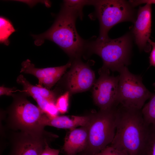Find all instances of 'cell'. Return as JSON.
<instances>
[{"label":"cell","instance_id":"obj_1","mask_svg":"<svg viewBox=\"0 0 155 155\" xmlns=\"http://www.w3.org/2000/svg\"><path fill=\"white\" fill-rule=\"evenodd\" d=\"M142 110L117 108L116 129L110 145L125 155H139L148 129Z\"/></svg>","mask_w":155,"mask_h":155},{"label":"cell","instance_id":"obj_2","mask_svg":"<svg viewBox=\"0 0 155 155\" xmlns=\"http://www.w3.org/2000/svg\"><path fill=\"white\" fill-rule=\"evenodd\" d=\"M78 16L64 6L52 26L44 33L32 35L34 43L42 44L46 40H51L70 56L75 57L87 44L78 33L75 26Z\"/></svg>","mask_w":155,"mask_h":155},{"label":"cell","instance_id":"obj_3","mask_svg":"<svg viewBox=\"0 0 155 155\" xmlns=\"http://www.w3.org/2000/svg\"><path fill=\"white\" fill-rule=\"evenodd\" d=\"M133 38L131 32L114 39L98 37L87 47L101 57L102 67L119 72L129 63Z\"/></svg>","mask_w":155,"mask_h":155},{"label":"cell","instance_id":"obj_4","mask_svg":"<svg viewBox=\"0 0 155 155\" xmlns=\"http://www.w3.org/2000/svg\"><path fill=\"white\" fill-rule=\"evenodd\" d=\"M116 109V107L100 110L91 115L87 145L82 152L86 155H95L111 144L115 132Z\"/></svg>","mask_w":155,"mask_h":155},{"label":"cell","instance_id":"obj_5","mask_svg":"<svg viewBox=\"0 0 155 155\" xmlns=\"http://www.w3.org/2000/svg\"><path fill=\"white\" fill-rule=\"evenodd\" d=\"M93 5L100 23V37H108L109 30L118 24L125 22L134 23L136 19V11L129 1L96 0Z\"/></svg>","mask_w":155,"mask_h":155},{"label":"cell","instance_id":"obj_6","mask_svg":"<svg viewBox=\"0 0 155 155\" xmlns=\"http://www.w3.org/2000/svg\"><path fill=\"white\" fill-rule=\"evenodd\" d=\"M119 72L117 105L128 109L142 110L146 101L153 93L144 85L142 77L130 72L127 67Z\"/></svg>","mask_w":155,"mask_h":155},{"label":"cell","instance_id":"obj_7","mask_svg":"<svg viewBox=\"0 0 155 155\" xmlns=\"http://www.w3.org/2000/svg\"><path fill=\"white\" fill-rule=\"evenodd\" d=\"M44 113L39 107L26 99H20L15 103L9 121L12 126L21 131H32L43 129L40 124Z\"/></svg>","mask_w":155,"mask_h":155},{"label":"cell","instance_id":"obj_8","mask_svg":"<svg viewBox=\"0 0 155 155\" xmlns=\"http://www.w3.org/2000/svg\"><path fill=\"white\" fill-rule=\"evenodd\" d=\"M100 77L93 89L94 101L101 110H110L118 105L119 75H110L109 70L103 67L99 71Z\"/></svg>","mask_w":155,"mask_h":155},{"label":"cell","instance_id":"obj_9","mask_svg":"<svg viewBox=\"0 0 155 155\" xmlns=\"http://www.w3.org/2000/svg\"><path fill=\"white\" fill-rule=\"evenodd\" d=\"M47 133L43 129L21 131L14 141V155H40L48 144Z\"/></svg>","mask_w":155,"mask_h":155},{"label":"cell","instance_id":"obj_10","mask_svg":"<svg viewBox=\"0 0 155 155\" xmlns=\"http://www.w3.org/2000/svg\"><path fill=\"white\" fill-rule=\"evenodd\" d=\"M17 81L23 86V90L21 92L32 96L39 107L48 116L53 117L57 116L59 111L55 104V96L53 91L32 85L22 75L17 77Z\"/></svg>","mask_w":155,"mask_h":155},{"label":"cell","instance_id":"obj_11","mask_svg":"<svg viewBox=\"0 0 155 155\" xmlns=\"http://www.w3.org/2000/svg\"><path fill=\"white\" fill-rule=\"evenodd\" d=\"M131 32L133 38L141 51L150 52L151 46L148 41L151 32V5L146 4L139 7Z\"/></svg>","mask_w":155,"mask_h":155},{"label":"cell","instance_id":"obj_12","mask_svg":"<svg viewBox=\"0 0 155 155\" xmlns=\"http://www.w3.org/2000/svg\"><path fill=\"white\" fill-rule=\"evenodd\" d=\"M94 72L86 64L75 61L67 76V85L69 92L75 93L88 90L95 80Z\"/></svg>","mask_w":155,"mask_h":155},{"label":"cell","instance_id":"obj_13","mask_svg":"<svg viewBox=\"0 0 155 155\" xmlns=\"http://www.w3.org/2000/svg\"><path fill=\"white\" fill-rule=\"evenodd\" d=\"M91 117L90 115L84 116H57L51 117L44 113L40 120V124L42 127L45 126H49L59 128L71 130L79 126L82 127L88 125Z\"/></svg>","mask_w":155,"mask_h":155},{"label":"cell","instance_id":"obj_14","mask_svg":"<svg viewBox=\"0 0 155 155\" xmlns=\"http://www.w3.org/2000/svg\"><path fill=\"white\" fill-rule=\"evenodd\" d=\"M88 125L71 129L68 132L63 147L66 154H76L85 150L88 142Z\"/></svg>","mask_w":155,"mask_h":155},{"label":"cell","instance_id":"obj_15","mask_svg":"<svg viewBox=\"0 0 155 155\" xmlns=\"http://www.w3.org/2000/svg\"><path fill=\"white\" fill-rule=\"evenodd\" d=\"M71 65L69 62L65 65L59 67L37 68L30 61L27 59L22 63L20 72L32 75L38 80L48 76L55 74L61 72L65 73L67 69Z\"/></svg>","mask_w":155,"mask_h":155},{"label":"cell","instance_id":"obj_16","mask_svg":"<svg viewBox=\"0 0 155 155\" xmlns=\"http://www.w3.org/2000/svg\"><path fill=\"white\" fill-rule=\"evenodd\" d=\"M139 155H155V126L149 125Z\"/></svg>","mask_w":155,"mask_h":155},{"label":"cell","instance_id":"obj_17","mask_svg":"<svg viewBox=\"0 0 155 155\" xmlns=\"http://www.w3.org/2000/svg\"><path fill=\"white\" fill-rule=\"evenodd\" d=\"M155 89V84H154ZM144 104L142 109V113L146 123L148 125L155 126V93Z\"/></svg>","mask_w":155,"mask_h":155},{"label":"cell","instance_id":"obj_18","mask_svg":"<svg viewBox=\"0 0 155 155\" xmlns=\"http://www.w3.org/2000/svg\"><path fill=\"white\" fill-rule=\"evenodd\" d=\"M0 42L8 45L9 43V37L15 30L11 22L3 17H0Z\"/></svg>","mask_w":155,"mask_h":155},{"label":"cell","instance_id":"obj_19","mask_svg":"<svg viewBox=\"0 0 155 155\" xmlns=\"http://www.w3.org/2000/svg\"><path fill=\"white\" fill-rule=\"evenodd\" d=\"M94 1L65 0L63 6L75 13L81 19L82 18V10L86 5H93Z\"/></svg>","mask_w":155,"mask_h":155},{"label":"cell","instance_id":"obj_20","mask_svg":"<svg viewBox=\"0 0 155 155\" xmlns=\"http://www.w3.org/2000/svg\"><path fill=\"white\" fill-rule=\"evenodd\" d=\"M64 72H61L55 74L48 76L38 80V86L49 89L52 87L60 79Z\"/></svg>","mask_w":155,"mask_h":155},{"label":"cell","instance_id":"obj_21","mask_svg":"<svg viewBox=\"0 0 155 155\" xmlns=\"http://www.w3.org/2000/svg\"><path fill=\"white\" fill-rule=\"evenodd\" d=\"M69 91H67L57 99L55 105L59 112L63 114L67 112L69 105Z\"/></svg>","mask_w":155,"mask_h":155},{"label":"cell","instance_id":"obj_22","mask_svg":"<svg viewBox=\"0 0 155 155\" xmlns=\"http://www.w3.org/2000/svg\"><path fill=\"white\" fill-rule=\"evenodd\" d=\"M95 155H125L110 145Z\"/></svg>","mask_w":155,"mask_h":155},{"label":"cell","instance_id":"obj_23","mask_svg":"<svg viewBox=\"0 0 155 155\" xmlns=\"http://www.w3.org/2000/svg\"><path fill=\"white\" fill-rule=\"evenodd\" d=\"M59 150L53 149L47 144L40 155H59Z\"/></svg>","mask_w":155,"mask_h":155},{"label":"cell","instance_id":"obj_24","mask_svg":"<svg viewBox=\"0 0 155 155\" xmlns=\"http://www.w3.org/2000/svg\"><path fill=\"white\" fill-rule=\"evenodd\" d=\"M148 42L152 47L149 57L150 63L151 65L155 67V42H153L150 39Z\"/></svg>","mask_w":155,"mask_h":155},{"label":"cell","instance_id":"obj_25","mask_svg":"<svg viewBox=\"0 0 155 155\" xmlns=\"http://www.w3.org/2000/svg\"><path fill=\"white\" fill-rule=\"evenodd\" d=\"M13 88H9L1 86L0 87V95L12 96L13 93L15 92Z\"/></svg>","mask_w":155,"mask_h":155},{"label":"cell","instance_id":"obj_26","mask_svg":"<svg viewBox=\"0 0 155 155\" xmlns=\"http://www.w3.org/2000/svg\"><path fill=\"white\" fill-rule=\"evenodd\" d=\"M129 2L134 7L142 4L148 3L155 4V0H129Z\"/></svg>","mask_w":155,"mask_h":155},{"label":"cell","instance_id":"obj_27","mask_svg":"<svg viewBox=\"0 0 155 155\" xmlns=\"http://www.w3.org/2000/svg\"><path fill=\"white\" fill-rule=\"evenodd\" d=\"M66 155H85L83 153L81 152L76 154H66Z\"/></svg>","mask_w":155,"mask_h":155}]
</instances>
